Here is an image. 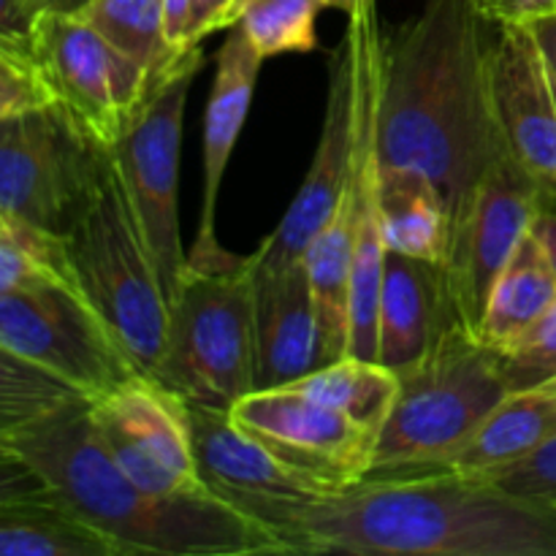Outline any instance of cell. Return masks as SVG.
Here are the masks:
<instances>
[{
  "label": "cell",
  "mask_w": 556,
  "mask_h": 556,
  "mask_svg": "<svg viewBox=\"0 0 556 556\" xmlns=\"http://www.w3.org/2000/svg\"><path fill=\"white\" fill-rule=\"evenodd\" d=\"M79 16L152 79L185 54L168 47L163 0H90Z\"/></svg>",
  "instance_id": "d4e9b609"
},
{
  "label": "cell",
  "mask_w": 556,
  "mask_h": 556,
  "mask_svg": "<svg viewBox=\"0 0 556 556\" xmlns=\"http://www.w3.org/2000/svg\"><path fill=\"white\" fill-rule=\"evenodd\" d=\"M41 11H54V14H79L90 0H33Z\"/></svg>",
  "instance_id": "f35d334b"
},
{
  "label": "cell",
  "mask_w": 556,
  "mask_h": 556,
  "mask_svg": "<svg viewBox=\"0 0 556 556\" xmlns=\"http://www.w3.org/2000/svg\"><path fill=\"white\" fill-rule=\"evenodd\" d=\"M103 152L58 103L0 119V215L63 239L90 199Z\"/></svg>",
  "instance_id": "ba28073f"
},
{
  "label": "cell",
  "mask_w": 556,
  "mask_h": 556,
  "mask_svg": "<svg viewBox=\"0 0 556 556\" xmlns=\"http://www.w3.org/2000/svg\"><path fill=\"white\" fill-rule=\"evenodd\" d=\"M472 5L489 25H527L556 11V0H472Z\"/></svg>",
  "instance_id": "e575fe53"
},
{
  "label": "cell",
  "mask_w": 556,
  "mask_h": 556,
  "mask_svg": "<svg viewBox=\"0 0 556 556\" xmlns=\"http://www.w3.org/2000/svg\"><path fill=\"white\" fill-rule=\"evenodd\" d=\"M152 383L195 405L231 410L255 391V275L250 255L188 258L168 293Z\"/></svg>",
  "instance_id": "8992f818"
},
{
  "label": "cell",
  "mask_w": 556,
  "mask_h": 556,
  "mask_svg": "<svg viewBox=\"0 0 556 556\" xmlns=\"http://www.w3.org/2000/svg\"><path fill=\"white\" fill-rule=\"evenodd\" d=\"M324 9H331V0H250L237 27L264 60L307 54L318 47L315 22Z\"/></svg>",
  "instance_id": "4316f807"
},
{
  "label": "cell",
  "mask_w": 556,
  "mask_h": 556,
  "mask_svg": "<svg viewBox=\"0 0 556 556\" xmlns=\"http://www.w3.org/2000/svg\"><path fill=\"white\" fill-rule=\"evenodd\" d=\"M0 454H11V445L5 440H0Z\"/></svg>",
  "instance_id": "ab89813d"
},
{
  "label": "cell",
  "mask_w": 556,
  "mask_h": 556,
  "mask_svg": "<svg viewBox=\"0 0 556 556\" xmlns=\"http://www.w3.org/2000/svg\"><path fill=\"white\" fill-rule=\"evenodd\" d=\"M43 103H52V98L36 65L0 52V119Z\"/></svg>",
  "instance_id": "4dcf8cb0"
},
{
  "label": "cell",
  "mask_w": 556,
  "mask_h": 556,
  "mask_svg": "<svg viewBox=\"0 0 556 556\" xmlns=\"http://www.w3.org/2000/svg\"><path fill=\"white\" fill-rule=\"evenodd\" d=\"M554 195L541 206V210H538L530 231H532V237L538 239V244L543 248V253H546L548 264H552V269L556 275V204H554Z\"/></svg>",
  "instance_id": "d590c367"
},
{
  "label": "cell",
  "mask_w": 556,
  "mask_h": 556,
  "mask_svg": "<svg viewBox=\"0 0 556 556\" xmlns=\"http://www.w3.org/2000/svg\"><path fill=\"white\" fill-rule=\"evenodd\" d=\"M356 58L358 38L353 25H348L345 36L329 52V90L313 163L275 231L250 253L253 271L288 269L304 261L309 242L351 185L356 152Z\"/></svg>",
  "instance_id": "7c38bea8"
},
{
  "label": "cell",
  "mask_w": 556,
  "mask_h": 556,
  "mask_svg": "<svg viewBox=\"0 0 556 556\" xmlns=\"http://www.w3.org/2000/svg\"><path fill=\"white\" fill-rule=\"evenodd\" d=\"M554 193L556 188L541 182L510 155L489 168L451 228L445 258L438 264L443 326H462L481 337L494 280Z\"/></svg>",
  "instance_id": "9c48e42d"
},
{
  "label": "cell",
  "mask_w": 556,
  "mask_h": 556,
  "mask_svg": "<svg viewBox=\"0 0 556 556\" xmlns=\"http://www.w3.org/2000/svg\"><path fill=\"white\" fill-rule=\"evenodd\" d=\"M92 421L114 465L155 494H206L182 400L147 378L90 400Z\"/></svg>",
  "instance_id": "5bb4252c"
},
{
  "label": "cell",
  "mask_w": 556,
  "mask_h": 556,
  "mask_svg": "<svg viewBox=\"0 0 556 556\" xmlns=\"http://www.w3.org/2000/svg\"><path fill=\"white\" fill-rule=\"evenodd\" d=\"M386 253L440 264L448 248V206L438 185L413 168L380 166Z\"/></svg>",
  "instance_id": "44dd1931"
},
{
  "label": "cell",
  "mask_w": 556,
  "mask_h": 556,
  "mask_svg": "<svg viewBox=\"0 0 556 556\" xmlns=\"http://www.w3.org/2000/svg\"><path fill=\"white\" fill-rule=\"evenodd\" d=\"M182 407L195 465L217 497L231 503L237 497H318L334 492L244 432L228 410L185 400Z\"/></svg>",
  "instance_id": "e0dca14e"
},
{
  "label": "cell",
  "mask_w": 556,
  "mask_h": 556,
  "mask_svg": "<svg viewBox=\"0 0 556 556\" xmlns=\"http://www.w3.org/2000/svg\"><path fill=\"white\" fill-rule=\"evenodd\" d=\"M49 492L119 556L288 554L266 525L217 494H155L136 486L98 434L90 400L71 402L9 440Z\"/></svg>",
  "instance_id": "3957f363"
},
{
  "label": "cell",
  "mask_w": 556,
  "mask_h": 556,
  "mask_svg": "<svg viewBox=\"0 0 556 556\" xmlns=\"http://www.w3.org/2000/svg\"><path fill=\"white\" fill-rule=\"evenodd\" d=\"M396 375L367 478L443 470L510 394L500 353L462 326H440L429 351Z\"/></svg>",
  "instance_id": "277c9868"
},
{
  "label": "cell",
  "mask_w": 556,
  "mask_h": 556,
  "mask_svg": "<svg viewBox=\"0 0 556 556\" xmlns=\"http://www.w3.org/2000/svg\"><path fill=\"white\" fill-rule=\"evenodd\" d=\"M60 242L76 291L136 372L152 380L163 356L168 299L112 150L103 152L90 199Z\"/></svg>",
  "instance_id": "5b68a950"
},
{
  "label": "cell",
  "mask_w": 556,
  "mask_h": 556,
  "mask_svg": "<svg viewBox=\"0 0 556 556\" xmlns=\"http://www.w3.org/2000/svg\"><path fill=\"white\" fill-rule=\"evenodd\" d=\"M556 302V275L546 253L527 233L494 280L483 309L481 340L497 353L508 351Z\"/></svg>",
  "instance_id": "7402d4cb"
},
{
  "label": "cell",
  "mask_w": 556,
  "mask_h": 556,
  "mask_svg": "<svg viewBox=\"0 0 556 556\" xmlns=\"http://www.w3.org/2000/svg\"><path fill=\"white\" fill-rule=\"evenodd\" d=\"M0 556H119V552L52 494L0 508Z\"/></svg>",
  "instance_id": "603a6c76"
},
{
  "label": "cell",
  "mask_w": 556,
  "mask_h": 556,
  "mask_svg": "<svg viewBox=\"0 0 556 556\" xmlns=\"http://www.w3.org/2000/svg\"><path fill=\"white\" fill-rule=\"evenodd\" d=\"M500 367L510 391L527 389V386L543 383L556 375V302L548 313L521 334L508 351L500 353Z\"/></svg>",
  "instance_id": "f1b7e54d"
},
{
  "label": "cell",
  "mask_w": 556,
  "mask_h": 556,
  "mask_svg": "<svg viewBox=\"0 0 556 556\" xmlns=\"http://www.w3.org/2000/svg\"><path fill=\"white\" fill-rule=\"evenodd\" d=\"M52 497L47 481L20 454H0V508L25 500Z\"/></svg>",
  "instance_id": "d6a6232c"
},
{
  "label": "cell",
  "mask_w": 556,
  "mask_h": 556,
  "mask_svg": "<svg viewBox=\"0 0 556 556\" xmlns=\"http://www.w3.org/2000/svg\"><path fill=\"white\" fill-rule=\"evenodd\" d=\"M291 386L315 396V400L326 402V405L337 407L351 421H356L358 427H364L378 438L391 407H394L396 391H400V375L380 362L345 356L340 362L315 369L313 375Z\"/></svg>",
  "instance_id": "cb8c5ba5"
},
{
  "label": "cell",
  "mask_w": 556,
  "mask_h": 556,
  "mask_svg": "<svg viewBox=\"0 0 556 556\" xmlns=\"http://www.w3.org/2000/svg\"><path fill=\"white\" fill-rule=\"evenodd\" d=\"M0 342L87 400L141 378L74 282L60 277L0 293Z\"/></svg>",
  "instance_id": "30bf717a"
},
{
  "label": "cell",
  "mask_w": 556,
  "mask_h": 556,
  "mask_svg": "<svg viewBox=\"0 0 556 556\" xmlns=\"http://www.w3.org/2000/svg\"><path fill=\"white\" fill-rule=\"evenodd\" d=\"M443 326L438 264L386 253L378 296V362L394 372L413 367Z\"/></svg>",
  "instance_id": "d6986e66"
},
{
  "label": "cell",
  "mask_w": 556,
  "mask_h": 556,
  "mask_svg": "<svg viewBox=\"0 0 556 556\" xmlns=\"http://www.w3.org/2000/svg\"><path fill=\"white\" fill-rule=\"evenodd\" d=\"M201 68L204 49L195 47L157 74L144 106L112 150L166 299L188 266V250L179 228V155L185 106Z\"/></svg>",
  "instance_id": "52a82bcc"
},
{
  "label": "cell",
  "mask_w": 556,
  "mask_h": 556,
  "mask_svg": "<svg viewBox=\"0 0 556 556\" xmlns=\"http://www.w3.org/2000/svg\"><path fill=\"white\" fill-rule=\"evenodd\" d=\"M49 277L71 280L63 242L0 215V293Z\"/></svg>",
  "instance_id": "83f0119b"
},
{
  "label": "cell",
  "mask_w": 556,
  "mask_h": 556,
  "mask_svg": "<svg viewBox=\"0 0 556 556\" xmlns=\"http://www.w3.org/2000/svg\"><path fill=\"white\" fill-rule=\"evenodd\" d=\"M33 65L76 128L103 150H114L144 106L152 76L114 49L79 14L43 11Z\"/></svg>",
  "instance_id": "8fae6325"
},
{
  "label": "cell",
  "mask_w": 556,
  "mask_h": 556,
  "mask_svg": "<svg viewBox=\"0 0 556 556\" xmlns=\"http://www.w3.org/2000/svg\"><path fill=\"white\" fill-rule=\"evenodd\" d=\"M378 0H331V9L345 11L348 20H364V16L378 14Z\"/></svg>",
  "instance_id": "74e56055"
},
{
  "label": "cell",
  "mask_w": 556,
  "mask_h": 556,
  "mask_svg": "<svg viewBox=\"0 0 556 556\" xmlns=\"http://www.w3.org/2000/svg\"><path fill=\"white\" fill-rule=\"evenodd\" d=\"M250 0H193L190 11V47H201V41L220 30H231L242 20Z\"/></svg>",
  "instance_id": "836d02e7"
},
{
  "label": "cell",
  "mask_w": 556,
  "mask_h": 556,
  "mask_svg": "<svg viewBox=\"0 0 556 556\" xmlns=\"http://www.w3.org/2000/svg\"><path fill=\"white\" fill-rule=\"evenodd\" d=\"M486 478H492L494 483H500L505 492L516 494V497L556 508V438L516 462V465Z\"/></svg>",
  "instance_id": "f546056e"
},
{
  "label": "cell",
  "mask_w": 556,
  "mask_h": 556,
  "mask_svg": "<svg viewBox=\"0 0 556 556\" xmlns=\"http://www.w3.org/2000/svg\"><path fill=\"white\" fill-rule=\"evenodd\" d=\"M489 27L472 0H427L418 16L380 30V166L427 174L451 228L508 155L489 103Z\"/></svg>",
  "instance_id": "7a4b0ae2"
},
{
  "label": "cell",
  "mask_w": 556,
  "mask_h": 556,
  "mask_svg": "<svg viewBox=\"0 0 556 556\" xmlns=\"http://www.w3.org/2000/svg\"><path fill=\"white\" fill-rule=\"evenodd\" d=\"M288 554L556 556V508L459 470L364 478L318 497H237Z\"/></svg>",
  "instance_id": "6da1fadb"
},
{
  "label": "cell",
  "mask_w": 556,
  "mask_h": 556,
  "mask_svg": "<svg viewBox=\"0 0 556 556\" xmlns=\"http://www.w3.org/2000/svg\"><path fill=\"white\" fill-rule=\"evenodd\" d=\"M264 58L253 49L237 25L228 30L226 41L215 54V79L204 112V199H201L199 233L188 258H217L226 253L215 233L217 195L228 161L248 123L253 92L258 85Z\"/></svg>",
  "instance_id": "ac0fdd59"
},
{
  "label": "cell",
  "mask_w": 556,
  "mask_h": 556,
  "mask_svg": "<svg viewBox=\"0 0 556 556\" xmlns=\"http://www.w3.org/2000/svg\"><path fill=\"white\" fill-rule=\"evenodd\" d=\"M41 14L33 0H0V52L33 63Z\"/></svg>",
  "instance_id": "1f68e13d"
},
{
  "label": "cell",
  "mask_w": 556,
  "mask_h": 556,
  "mask_svg": "<svg viewBox=\"0 0 556 556\" xmlns=\"http://www.w3.org/2000/svg\"><path fill=\"white\" fill-rule=\"evenodd\" d=\"M255 275V389L307 378L334 356L315 307L304 261Z\"/></svg>",
  "instance_id": "2e32d148"
},
{
  "label": "cell",
  "mask_w": 556,
  "mask_h": 556,
  "mask_svg": "<svg viewBox=\"0 0 556 556\" xmlns=\"http://www.w3.org/2000/svg\"><path fill=\"white\" fill-rule=\"evenodd\" d=\"M79 400H87L79 389L0 342V440L9 443L22 429Z\"/></svg>",
  "instance_id": "484cf974"
},
{
  "label": "cell",
  "mask_w": 556,
  "mask_h": 556,
  "mask_svg": "<svg viewBox=\"0 0 556 556\" xmlns=\"http://www.w3.org/2000/svg\"><path fill=\"white\" fill-rule=\"evenodd\" d=\"M486 87L508 155L556 188V92L530 25H492Z\"/></svg>",
  "instance_id": "9a60e30c"
},
{
  "label": "cell",
  "mask_w": 556,
  "mask_h": 556,
  "mask_svg": "<svg viewBox=\"0 0 556 556\" xmlns=\"http://www.w3.org/2000/svg\"><path fill=\"white\" fill-rule=\"evenodd\" d=\"M556 438V375L510 391L476 438L443 470L494 476Z\"/></svg>",
  "instance_id": "ffe728a7"
},
{
  "label": "cell",
  "mask_w": 556,
  "mask_h": 556,
  "mask_svg": "<svg viewBox=\"0 0 556 556\" xmlns=\"http://www.w3.org/2000/svg\"><path fill=\"white\" fill-rule=\"evenodd\" d=\"M535 33V41L541 47L543 60H546V68H548V79H552V87L556 92V11L546 16H538V20L527 22Z\"/></svg>",
  "instance_id": "8d00e7d4"
},
{
  "label": "cell",
  "mask_w": 556,
  "mask_h": 556,
  "mask_svg": "<svg viewBox=\"0 0 556 556\" xmlns=\"http://www.w3.org/2000/svg\"><path fill=\"white\" fill-rule=\"evenodd\" d=\"M228 413L280 459L334 492L364 481L372 470L378 438L293 386L250 391Z\"/></svg>",
  "instance_id": "4fadbf2b"
}]
</instances>
